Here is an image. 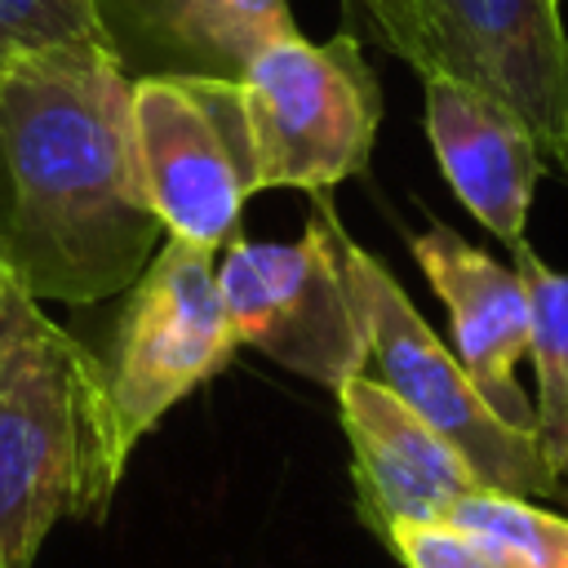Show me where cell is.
<instances>
[{
    "mask_svg": "<svg viewBox=\"0 0 568 568\" xmlns=\"http://www.w3.org/2000/svg\"><path fill=\"white\" fill-rule=\"evenodd\" d=\"M164 244L133 151V75L111 44L0 62V271L36 302L124 293Z\"/></svg>",
    "mask_w": 568,
    "mask_h": 568,
    "instance_id": "obj_1",
    "label": "cell"
},
{
    "mask_svg": "<svg viewBox=\"0 0 568 568\" xmlns=\"http://www.w3.org/2000/svg\"><path fill=\"white\" fill-rule=\"evenodd\" d=\"M129 453L102 359L31 302L0 346V568H36L62 515H98Z\"/></svg>",
    "mask_w": 568,
    "mask_h": 568,
    "instance_id": "obj_2",
    "label": "cell"
},
{
    "mask_svg": "<svg viewBox=\"0 0 568 568\" xmlns=\"http://www.w3.org/2000/svg\"><path fill=\"white\" fill-rule=\"evenodd\" d=\"M377 40L422 80L510 106L546 155L568 146V31L559 0H359Z\"/></svg>",
    "mask_w": 568,
    "mask_h": 568,
    "instance_id": "obj_3",
    "label": "cell"
},
{
    "mask_svg": "<svg viewBox=\"0 0 568 568\" xmlns=\"http://www.w3.org/2000/svg\"><path fill=\"white\" fill-rule=\"evenodd\" d=\"M257 191H333L368 169L382 84L355 31L266 44L240 75Z\"/></svg>",
    "mask_w": 568,
    "mask_h": 568,
    "instance_id": "obj_4",
    "label": "cell"
},
{
    "mask_svg": "<svg viewBox=\"0 0 568 568\" xmlns=\"http://www.w3.org/2000/svg\"><path fill=\"white\" fill-rule=\"evenodd\" d=\"M337 244L368 333V359L377 364V382L395 399H404L435 435H444L488 493L524 501L559 497V475L546 462L537 435L501 422L488 408L457 355L426 328L422 311L408 302L399 280L368 248H359L346 231Z\"/></svg>",
    "mask_w": 568,
    "mask_h": 568,
    "instance_id": "obj_5",
    "label": "cell"
},
{
    "mask_svg": "<svg viewBox=\"0 0 568 568\" xmlns=\"http://www.w3.org/2000/svg\"><path fill=\"white\" fill-rule=\"evenodd\" d=\"M342 231L328 191H315L297 240L235 235L217 262V293L240 342L328 390L368 364V333L342 266Z\"/></svg>",
    "mask_w": 568,
    "mask_h": 568,
    "instance_id": "obj_6",
    "label": "cell"
},
{
    "mask_svg": "<svg viewBox=\"0 0 568 568\" xmlns=\"http://www.w3.org/2000/svg\"><path fill=\"white\" fill-rule=\"evenodd\" d=\"M133 151L164 235L213 253L235 240L244 200L257 195L240 80L195 71L138 75Z\"/></svg>",
    "mask_w": 568,
    "mask_h": 568,
    "instance_id": "obj_7",
    "label": "cell"
},
{
    "mask_svg": "<svg viewBox=\"0 0 568 568\" xmlns=\"http://www.w3.org/2000/svg\"><path fill=\"white\" fill-rule=\"evenodd\" d=\"M235 346L240 333L217 293L213 248L164 235L142 275L124 288V306L98 355L124 444L133 448L178 399L222 373Z\"/></svg>",
    "mask_w": 568,
    "mask_h": 568,
    "instance_id": "obj_8",
    "label": "cell"
},
{
    "mask_svg": "<svg viewBox=\"0 0 568 568\" xmlns=\"http://www.w3.org/2000/svg\"><path fill=\"white\" fill-rule=\"evenodd\" d=\"M342 430L351 439V479L359 519L386 541L395 524H435L479 493V475L377 377L355 373L337 386Z\"/></svg>",
    "mask_w": 568,
    "mask_h": 568,
    "instance_id": "obj_9",
    "label": "cell"
},
{
    "mask_svg": "<svg viewBox=\"0 0 568 568\" xmlns=\"http://www.w3.org/2000/svg\"><path fill=\"white\" fill-rule=\"evenodd\" d=\"M408 248L448 311L453 355L475 390L501 422L532 430V399L515 382V364L528 355V293L519 271H506L497 257H488L444 222L413 235Z\"/></svg>",
    "mask_w": 568,
    "mask_h": 568,
    "instance_id": "obj_10",
    "label": "cell"
},
{
    "mask_svg": "<svg viewBox=\"0 0 568 568\" xmlns=\"http://www.w3.org/2000/svg\"><path fill=\"white\" fill-rule=\"evenodd\" d=\"M426 89V138L435 164L466 213L488 226L501 244L524 240L532 191L546 173V151L537 133L497 98L430 75Z\"/></svg>",
    "mask_w": 568,
    "mask_h": 568,
    "instance_id": "obj_11",
    "label": "cell"
},
{
    "mask_svg": "<svg viewBox=\"0 0 568 568\" xmlns=\"http://www.w3.org/2000/svg\"><path fill=\"white\" fill-rule=\"evenodd\" d=\"M138 13L146 36L178 58L173 71L240 80L275 40L297 36L288 0H106V18Z\"/></svg>",
    "mask_w": 568,
    "mask_h": 568,
    "instance_id": "obj_12",
    "label": "cell"
},
{
    "mask_svg": "<svg viewBox=\"0 0 568 568\" xmlns=\"http://www.w3.org/2000/svg\"><path fill=\"white\" fill-rule=\"evenodd\" d=\"M515 248V271L528 293V359L537 373V444L546 462L564 466L568 457V271L546 266L528 240L510 244Z\"/></svg>",
    "mask_w": 568,
    "mask_h": 568,
    "instance_id": "obj_13",
    "label": "cell"
},
{
    "mask_svg": "<svg viewBox=\"0 0 568 568\" xmlns=\"http://www.w3.org/2000/svg\"><path fill=\"white\" fill-rule=\"evenodd\" d=\"M448 524L506 546L528 568H568V519L541 510L537 501L479 488L453 506Z\"/></svg>",
    "mask_w": 568,
    "mask_h": 568,
    "instance_id": "obj_14",
    "label": "cell"
},
{
    "mask_svg": "<svg viewBox=\"0 0 568 568\" xmlns=\"http://www.w3.org/2000/svg\"><path fill=\"white\" fill-rule=\"evenodd\" d=\"M53 44H115L106 0H0V58Z\"/></svg>",
    "mask_w": 568,
    "mask_h": 568,
    "instance_id": "obj_15",
    "label": "cell"
},
{
    "mask_svg": "<svg viewBox=\"0 0 568 568\" xmlns=\"http://www.w3.org/2000/svg\"><path fill=\"white\" fill-rule=\"evenodd\" d=\"M386 546L399 555L404 568H528L497 541H484L448 519L435 524H395Z\"/></svg>",
    "mask_w": 568,
    "mask_h": 568,
    "instance_id": "obj_16",
    "label": "cell"
},
{
    "mask_svg": "<svg viewBox=\"0 0 568 568\" xmlns=\"http://www.w3.org/2000/svg\"><path fill=\"white\" fill-rule=\"evenodd\" d=\"M31 302H36V297H27V293H22V288L0 271V346H4V337L18 328V320L27 315V306H31Z\"/></svg>",
    "mask_w": 568,
    "mask_h": 568,
    "instance_id": "obj_17",
    "label": "cell"
},
{
    "mask_svg": "<svg viewBox=\"0 0 568 568\" xmlns=\"http://www.w3.org/2000/svg\"><path fill=\"white\" fill-rule=\"evenodd\" d=\"M559 497H564V506H568V457H564V466H559Z\"/></svg>",
    "mask_w": 568,
    "mask_h": 568,
    "instance_id": "obj_18",
    "label": "cell"
},
{
    "mask_svg": "<svg viewBox=\"0 0 568 568\" xmlns=\"http://www.w3.org/2000/svg\"><path fill=\"white\" fill-rule=\"evenodd\" d=\"M550 160H555V164H559V173H564V182H568V146H564V151H559V155H550Z\"/></svg>",
    "mask_w": 568,
    "mask_h": 568,
    "instance_id": "obj_19",
    "label": "cell"
},
{
    "mask_svg": "<svg viewBox=\"0 0 568 568\" xmlns=\"http://www.w3.org/2000/svg\"><path fill=\"white\" fill-rule=\"evenodd\" d=\"M0 62H4V58H0Z\"/></svg>",
    "mask_w": 568,
    "mask_h": 568,
    "instance_id": "obj_20",
    "label": "cell"
},
{
    "mask_svg": "<svg viewBox=\"0 0 568 568\" xmlns=\"http://www.w3.org/2000/svg\"><path fill=\"white\" fill-rule=\"evenodd\" d=\"M355 4H359V0H355Z\"/></svg>",
    "mask_w": 568,
    "mask_h": 568,
    "instance_id": "obj_21",
    "label": "cell"
}]
</instances>
